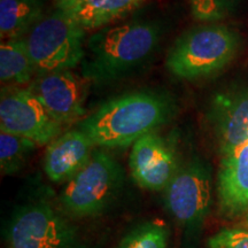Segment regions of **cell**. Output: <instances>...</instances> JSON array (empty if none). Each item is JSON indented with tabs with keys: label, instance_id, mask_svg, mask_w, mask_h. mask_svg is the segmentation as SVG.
<instances>
[{
	"label": "cell",
	"instance_id": "6da1fadb",
	"mask_svg": "<svg viewBox=\"0 0 248 248\" xmlns=\"http://www.w3.org/2000/svg\"><path fill=\"white\" fill-rule=\"evenodd\" d=\"M175 102L155 91L124 93L102 104L78 122L80 131L101 148H124L155 132L171 119Z\"/></svg>",
	"mask_w": 248,
	"mask_h": 248
},
{
	"label": "cell",
	"instance_id": "7a4b0ae2",
	"mask_svg": "<svg viewBox=\"0 0 248 248\" xmlns=\"http://www.w3.org/2000/svg\"><path fill=\"white\" fill-rule=\"evenodd\" d=\"M161 36L160 27L148 21L102 28L88 39L83 75L95 83H108L125 76L150 59Z\"/></svg>",
	"mask_w": 248,
	"mask_h": 248
},
{
	"label": "cell",
	"instance_id": "3957f363",
	"mask_svg": "<svg viewBox=\"0 0 248 248\" xmlns=\"http://www.w3.org/2000/svg\"><path fill=\"white\" fill-rule=\"evenodd\" d=\"M240 46L237 31L221 23H204L178 37L167 55L166 66L177 78L194 80L224 69Z\"/></svg>",
	"mask_w": 248,
	"mask_h": 248
},
{
	"label": "cell",
	"instance_id": "277c9868",
	"mask_svg": "<svg viewBox=\"0 0 248 248\" xmlns=\"http://www.w3.org/2000/svg\"><path fill=\"white\" fill-rule=\"evenodd\" d=\"M84 32L61 9L40 18L23 37L36 73L75 69L85 58Z\"/></svg>",
	"mask_w": 248,
	"mask_h": 248
},
{
	"label": "cell",
	"instance_id": "5b68a950",
	"mask_svg": "<svg viewBox=\"0 0 248 248\" xmlns=\"http://www.w3.org/2000/svg\"><path fill=\"white\" fill-rule=\"evenodd\" d=\"M122 182L120 163L106 151H94L84 168L67 182L61 203L70 215H97L113 200Z\"/></svg>",
	"mask_w": 248,
	"mask_h": 248
},
{
	"label": "cell",
	"instance_id": "8992f818",
	"mask_svg": "<svg viewBox=\"0 0 248 248\" xmlns=\"http://www.w3.org/2000/svg\"><path fill=\"white\" fill-rule=\"evenodd\" d=\"M11 248H75V231L46 202L29 203L14 214L8 226Z\"/></svg>",
	"mask_w": 248,
	"mask_h": 248
},
{
	"label": "cell",
	"instance_id": "52a82bcc",
	"mask_svg": "<svg viewBox=\"0 0 248 248\" xmlns=\"http://www.w3.org/2000/svg\"><path fill=\"white\" fill-rule=\"evenodd\" d=\"M166 204L170 214L186 226H195L209 213L213 182L209 167L193 159L179 167L166 187Z\"/></svg>",
	"mask_w": 248,
	"mask_h": 248
},
{
	"label": "cell",
	"instance_id": "ba28073f",
	"mask_svg": "<svg viewBox=\"0 0 248 248\" xmlns=\"http://www.w3.org/2000/svg\"><path fill=\"white\" fill-rule=\"evenodd\" d=\"M0 131L29 139L36 145H46L60 136L61 125L29 89H21L2 93Z\"/></svg>",
	"mask_w": 248,
	"mask_h": 248
},
{
	"label": "cell",
	"instance_id": "9c48e42d",
	"mask_svg": "<svg viewBox=\"0 0 248 248\" xmlns=\"http://www.w3.org/2000/svg\"><path fill=\"white\" fill-rule=\"evenodd\" d=\"M29 90L60 125L75 122L84 114L86 85L73 70L38 75Z\"/></svg>",
	"mask_w": 248,
	"mask_h": 248
},
{
	"label": "cell",
	"instance_id": "30bf717a",
	"mask_svg": "<svg viewBox=\"0 0 248 248\" xmlns=\"http://www.w3.org/2000/svg\"><path fill=\"white\" fill-rule=\"evenodd\" d=\"M129 166L136 183L150 191L166 190L179 168L169 142L156 132L133 144Z\"/></svg>",
	"mask_w": 248,
	"mask_h": 248
},
{
	"label": "cell",
	"instance_id": "8fae6325",
	"mask_svg": "<svg viewBox=\"0 0 248 248\" xmlns=\"http://www.w3.org/2000/svg\"><path fill=\"white\" fill-rule=\"evenodd\" d=\"M208 119L223 155L248 142V88L217 93L210 104Z\"/></svg>",
	"mask_w": 248,
	"mask_h": 248
},
{
	"label": "cell",
	"instance_id": "7c38bea8",
	"mask_svg": "<svg viewBox=\"0 0 248 248\" xmlns=\"http://www.w3.org/2000/svg\"><path fill=\"white\" fill-rule=\"evenodd\" d=\"M94 144L80 131L74 129L55 138L45 152L44 170L53 183L69 182L91 159Z\"/></svg>",
	"mask_w": 248,
	"mask_h": 248
},
{
	"label": "cell",
	"instance_id": "4fadbf2b",
	"mask_svg": "<svg viewBox=\"0 0 248 248\" xmlns=\"http://www.w3.org/2000/svg\"><path fill=\"white\" fill-rule=\"evenodd\" d=\"M217 191L219 206L226 215L248 213V142L223 155Z\"/></svg>",
	"mask_w": 248,
	"mask_h": 248
},
{
	"label": "cell",
	"instance_id": "5bb4252c",
	"mask_svg": "<svg viewBox=\"0 0 248 248\" xmlns=\"http://www.w3.org/2000/svg\"><path fill=\"white\" fill-rule=\"evenodd\" d=\"M146 0H75L58 8L84 30L100 29L138 9Z\"/></svg>",
	"mask_w": 248,
	"mask_h": 248
},
{
	"label": "cell",
	"instance_id": "9a60e30c",
	"mask_svg": "<svg viewBox=\"0 0 248 248\" xmlns=\"http://www.w3.org/2000/svg\"><path fill=\"white\" fill-rule=\"evenodd\" d=\"M42 0H0L2 40L20 39L43 17Z\"/></svg>",
	"mask_w": 248,
	"mask_h": 248
},
{
	"label": "cell",
	"instance_id": "2e32d148",
	"mask_svg": "<svg viewBox=\"0 0 248 248\" xmlns=\"http://www.w3.org/2000/svg\"><path fill=\"white\" fill-rule=\"evenodd\" d=\"M33 73L32 61L23 38L2 40L0 46V79L9 85L29 83Z\"/></svg>",
	"mask_w": 248,
	"mask_h": 248
},
{
	"label": "cell",
	"instance_id": "e0dca14e",
	"mask_svg": "<svg viewBox=\"0 0 248 248\" xmlns=\"http://www.w3.org/2000/svg\"><path fill=\"white\" fill-rule=\"evenodd\" d=\"M37 145L8 132H0V168L4 175H14L26 164Z\"/></svg>",
	"mask_w": 248,
	"mask_h": 248
},
{
	"label": "cell",
	"instance_id": "ac0fdd59",
	"mask_svg": "<svg viewBox=\"0 0 248 248\" xmlns=\"http://www.w3.org/2000/svg\"><path fill=\"white\" fill-rule=\"evenodd\" d=\"M169 231L160 221L142 223L129 232L116 248H167Z\"/></svg>",
	"mask_w": 248,
	"mask_h": 248
},
{
	"label": "cell",
	"instance_id": "d6986e66",
	"mask_svg": "<svg viewBox=\"0 0 248 248\" xmlns=\"http://www.w3.org/2000/svg\"><path fill=\"white\" fill-rule=\"evenodd\" d=\"M239 0H188L191 13L199 22L216 23L230 16Z\"/></svg>",
	"mask_w": 248,
	"mask_h": 248
},
{
	"label": "cell",
	"instance_id": "ffe728a7",
	"mask_svg": "<svg viewBox=\"0 0 248 248\" xmlns=\"http://www.w3.org/2000/svg\"><path fill=\"white\" fill-rule=\"evenodd\" d=\"M209 248H248V230L224 229L208 240Z\"/></svg>",
	"mask_w": 248,
	"mask_h": 248
},
{
	"label": "cell",
	"instance_id": "44dd1931",
	"mask_svg": "<svg viewBox=\"0 0 248 248\" xmlns=\"http://www.w3.org/2000/svg\"><path fill=\"white\" fill-rule=\"evenodd\" d=\"M73 1H75V0H57V7L61 8V7H63V6L70 4V2H73Z\"/></svg>",
	"mask_w": 248,
	"mask_h": 248
},
{
	"label": "cell",
	"instance_id": "7402d4cb",
	"mask_svg": "<svg viewBox=\"0 0 248 248\" xmlns=\"http://www.w3.org/2000/svg\"><path fill=\"white\" fill-rule=\"evenodd\" d=\"M246 224L248 226V213H247V216H246Z\"/></svg>",
	"mask_w": 248,
	"mask_h": 248
}]
</instances>
